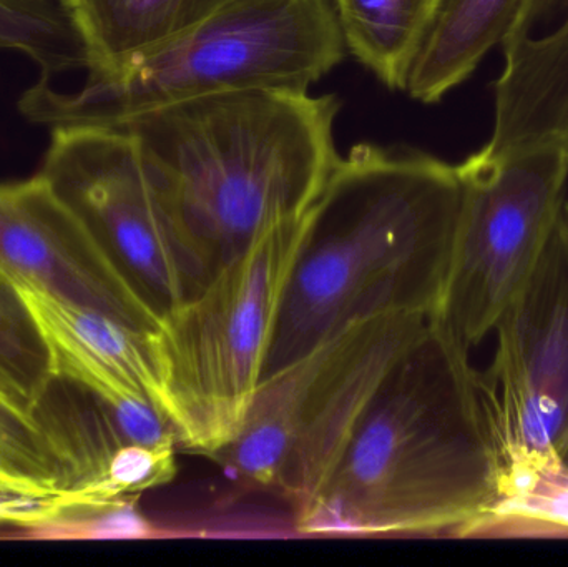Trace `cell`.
I'll return each instance as SVG.
<instances>
[{
  "instance_id": "cell-16",
  "label": "cell",
  "mask_w": 568,
  "mask_h": 567,
  "mask_svg": "<svg viewBox=\"0 0 568 567\" xmlns=\"http://www.w3.org/2000/svg\"><path fill=\"white\" fill-rule=\"evenodd\" d=\"M440 0H334L344 42L389 89L404 90Z\"/></svg>"
},
{
  "instance_id": "cell-8",
  "label": "cell",
  "mask_w": 568,
  "mask_h": 567,
  "mask_svg": "<svg viewBox=\"0 0 568 567\" xmlns=\"http://www.w3.org/2000/svg\"><path fill=\"white\" fill-rule=\"evenodd\" d=\"M39 173L160 316L195 295L215 273L166 212L126 130L52 129Z\"/></svg>"
},
{
  "instance_id": "cell-14",
  "label": "cell",
  "mask_w": 568,
  "mask_h": 567,
  "mask_svg": "<svg viewBox=\"0 0 568 567\" xmlns=\"http://www.w3.org/2000/svg\"><path fill=\"white\" fill-rule=\"evenodd\" d=\"M523 0H440L410 63L404 90L436 103L469 79L484 57L503 45Z\"/></svg>"
},
{
  "instance_id": "cell-2",
  "label": "cell",
  "mask_w": 568,
  "mask_h": 567,
  "mask_svg": "<svg viewBox=\"0 0 568 567\" xmlns=\"http://www.w3.org/2000/svg\"><path fill=\"white\" fill-rule=\"evenodd\" d=\"M459 203L457 166L429 153L361 143L337 156L311 209L263 378L353 320L437 316Z\"/></svg>"
},
{
  "instance_id": "cell-22",
  "label": "cell",
  "mask_w": 568,
  "mask_h": 567,
  "mask_svg": "<svg viewBox=\"0 0 568 567\" xmlns=\"http://www.w3.org/2000/svg\"><path fill=\"white\" fill-rule=\"evenodd\" d=\"M557 140H560V142L568 143V113H567L566 123H564V126H562V132H560L559 139H557Z\"/></svg>"
},
{
  "instance_id": "cell-15",
  "label": "cell",
  "mask_w": 568,
  "mask_h": 567,
  "mask_svg": "<svg viewBox=\"0 0 568 567\" xmlns=\"http://www.w3.org/2000/svg\"><path fill=\"white\" fill-rule=\"evenodd\" d=\"M463 539H568L562 453H530L500 463L496 498Z\"/></svg>"
},
{
  "instance_id": "cell-9",
  "label": "cell",
  "mask_w": 568,
  "mask_h": 567,
  "mask_svg": "<svg viewBox=\"0 0 568 567\" xmlns=\"http://www.w3.org/2000/svg\"><path fill=\"white\" fill-rule=\"evenodd\" d=\"M477 385L500 463L568 446V206L519 295L497 322Z\"/></svg>"
},
{
  "instance_id": "cell-7",
  "label": "cell",
  "mask_w": 568,
  "mask_h": 567,
  "mask_svg": "<svg viewBox=\"0 0 568 567\" xmlns=\"http://www.w3.org/2000/svg\"><path fill=\"white\" fill-rule=\"evenodd\" d=\"M457 166L460 203L437 318L479 346L539 265L566 209L568 143L560 140Z\"/></svg>"
},
{
  "instance_id": "cell-20",
  "label": "cell",
  "mask_w": 568,
  "mask_h": 567,
  "mask_svg": "<svg viewBox=\"0 0 568 567\" xmlns=\"http://www.w3.org/2000/svg\"><path fill=\"white\" fill-rule=\"evenodd\" d=\"M139 498L99 508L67 509L52 518L19 526L20 538L32 541H106L155 538L152 523L139 512Z\"/></svg>"
},
{
  "instance_id": "cell-21",
  "label": "cell",
  "mask_w": 568,
  "mask_h": 567,
  "mask_svg": "<svg viewBox=\"0 0 568 567\" xmlns=\"http://www.w3.org/2000/svg\"><path fill=\"white\" fill-rule=\"evenodd\" d=\"M73 505L69 489L37 492L0 482V525H30L72 509Z\"/></svg>"
},
{
  "instance_id": "cell-18",
  "label": "cell",
  "mask_w": 568,
  "mask_h": 567,
  "mask_svg": "<svg viewBox=\"0 0 568 567\" xmlns=\"http://www.w3.org/2000/svg\"><path fill=\"white\" fill-rule=\"evenodd\" d=\"M50 379L45 345L13 286L0 279V393L33 415Z\"/></svg>"
},
{
  "instance_id": "cell-23",
  "label": "cell",
  "mask_w": 568,
  "mask_h": 567,
  "mask_svg": "<svg viewBox=\"0 0 568 567\" xmlns=\"http://www.w3.org/2000/svg\"><path fill=\"white\" fill-rule=\"evenodd\" d=\"M562 456H564V459H566L567 465H568V446L566 449H564Z\"/></svg>"
},
{
  "instance_id": "cell-10",
  "label": "cell",
  "mask_w": 568,
  "mask_h": 567,
  "mask_svg": "<svg viewBox=\"0 0 568 567\" xmlns=\"http://www.w3.org/2000/svg\"><path fill=\"white\" fill-rule=\"evenodd\" d=\"M16 275L143 332L162 316L40 173L0 183V279Z\"/></svg>"
},
{
  "instance_id": "cell-3",
  "label": "cell",
  "mask_w": 568,
  "mask_h": 567,
  "mask_svg": "<svg viewBox=\"0 0 568 567\" xmlns=\"http://www.w3.org/2000/svg\"><path fill=\"white\" fill-rule=\"evenodd\" d=\"M334 95L245 90L180 100L120 123L166 212L213 272L306 212L337 160Z\"/></svg>"
},
{
  "instance_id": "cell-13",
  "label": "cell",
  "mask_w": 568,
  "mask_h": 567,
  "mask_svg": "<svg viewBox=\"0 0 568 567\" xmlns=\"http://www.w3.org/2000/svg\"><path fill=\"white\" fill-rule=\"evenodd\" d=\"M89 59V79L116 75L199 26L225 0H60Z\"/></svg>"
},
{
  "instance_id": "cell-12",
  "label": "cell",
  "mask_w": 568,
  "mask_h": 567,
  "mask_svg": "<svg viewBox=\"0 0 568 567\" xmlns=\"http://www.w3.org/2000/svg\"><path fill=\"white\" fill-rule=\"evenodd\" d=\"M489 155L559 139L568 113V0H523L503 42Z\"/></svg>"
},
{
  "instance_id": "cell-19",
  "label": "cell",
  "mask_w": 568,
  "mask_h": 567,
  "mask_svg": "<svg viewBox=\"0 0 568 567\" xmlns=\"http://www.w3.org/2000/svg\"><path fill=\"white\" fill-rule=\"evenodd\" d=\"M0 479L37 492L69 489L65 469L32 413L0 393Z\"/></svg>"
},
{
  "instance_id": "cell-24",
  "label": "cell",
  "mask_w": 568,
  "mask_h": 567,
  "mask_svg": "<svg viewBox=\"0 0 568 567\" xmlns=\"http://www.w3.org/2000/svg\"><path fill=\"white\" fill-rule=\"evenodd\" d=\"M0 482H2V479H0ZM3 483H6V482H3Z\"/></svg>"
},
{
  "instance_id": "cell-6",
  "label": "cell",
  "mask_w": 568,
  "mask_h": 567,
  "mask_svg": "<svg viewBox=\"0 0 568 567\" xmlns=\"http://www.w3.org/2000/svg\"><path fill=\"white\" fill-rule=\"evenodd\" d=\"M433 315L353 320L260 383L232 445L213 458L233 482L278 495L293 515L314 498L367 406Z\"/></svg>"
},
{
  "instance_id": "cell-17",
  "label": "cell",
  "mask_w": 568,
  "mask_h": 567,
  "mask_svg": "<svg viewBox=\"0 0 568 567\" xmlns=\"http://www.w3.org/2000/svg\"><path fill=\"white\" fill-rule=\"evenodd\" d=\"M0 49L29 55L45 80L89 65L82 37L60 0H0Z\"/></svg>"
},
{
  "instance_id": "cell-11",
  "label": "cell",
  "mask_w": 568,
  "mask_h": 567,
  "mask_svg": "<svg viewBox=\"0 0 568 567\" xmlns=\"http://www.w3.org/2000/svg\"><path fill=\"white\" fill-rule=\"evenodd\" d=\"M49 355L50 375L99 396L122 432L139 433L159 415L150 333L106 313L6 275Z\"/></svg>"
},
{
  "instance_id": "cell-5",
  "label": "cell",
  "mask_w": 568,
  "mask_h": 567,
  "mask_svg": "<svg viewBox=\"0 0 568 567\" xmlns=\"http://www.w3.org/2000/svg\"><path fill=\"white\" fill-rule=\"evenodd\" d=\"M311 209L260 233L150 333L156 408L183 452L213 459L239 436L265 375Z\"/></svg>"
},
{
  "instance_id": "cell-4",
  "label": "cell",
  "mask_w": 568,
  "mask_h": 567,
  "mask_svg": "<svg viewBox=\"0 0 568 567\" xmlns=\"http://www.w3.org/2000/svg\"><path fill=\"white\" fill-rule=\"evenodd\" d=\"M334 0H225L199 26L106 79L60 92L40 79L19 110L49 126H116L180 100L245 90L307 92L343 60Z\"/></svg>"
},
{
  "instance_id": "cell-1",
  "label": "cell",
  "mask_w": 568,
  "mask_h": 567,
  "mask_svg": "<svg viewBox=\"0 0 568 567\" xmlns=\"http://www.w3.org/2000/svg\"><path fill=\"white\" fill-rule=\"evenodd\" d=\"M469 353L430 320L387 373L329 478L294 513L297 533L463 539L496 498L500 473Z\"/></svg>"
},
{
  "instance_id": "cell-25",
  "label": "cell",
  "mask_w": 568,
  "mask_h": 567,
  "mask_svg": "<svg viewBox=\"0 0 568 567\" xmlns=\"http://www.w3.org/2000/svg\"><path fill=\"white\" fill-rule=\"evenodd\" d=\"M567 206H568V200H567Z\"/></svg>"
}]
</instances>
